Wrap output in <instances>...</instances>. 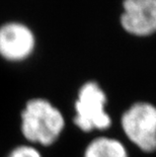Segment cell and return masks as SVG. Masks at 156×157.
<instances>
[{"instance_id":"cell-3","label":"cell","mask_w":156,"mask_h":157,"mask_svg":"<svg viewBox=\"0 0 156 157\" xmlns=\"http://www.w3.org/2000/svg\"><path fill=\"white\" fill-rule=\"evenodd\" d=\"M123 134L145 154L156 152V105L148 101L131 103L120 117Z\"/></svg>"},{"instance_id":"cell-7","label":"cell","mask_w":156,"mask_h":157,"mask_svg":"<svg viewBox=\"0 0 156 157\" xmlns=\"http://www.w3.org/2000/svg\"><path fill=\"white\" fill-rule=\"evenodd\" d=\"M7 157H44L36 146L31 144L19 145L11 150Z\"/></svg>"},{"instance_id":"cell-6","label":"cell","mask_w":156,"mask_h":157,"mask_svg":"<svg viewBox=\"0 0 156 157\" xmlns=\"http://www.w3.org/2000/svg\"><path fill=\"white\" fill-rule=\"evenodd\" d=\"M82 157H130V154L127 146L120 139L99 135L86 144Z\"/></svg>"},{"instance_id":"cell-1","label":"cell","mask_w":156,"mask_h":157,"mask_svg":"<svg viewBox=\"0 0 156 157\" xmlns=\"http://www.w3.org/2000/svg\"><path fill=\"white\" fill-rule=\"evenodd\" d=\"M66 129L64 113L50 99L34 98L26 101L21 113V131L29 144L51 147Z\"/></svg>"},{"instance_id":"cell-4","label":"cell","mask_w":156,"mask_h":157,"mask_svg":"<svg viewBox=\"0 0 156 157\" xmlns=\"http://www.w3.org/2000/svg\"><path fill=\"white\" fill-rule=\"evenodd\" d=\"M119 23L126 34L134 38L156 35V0H123Z\"/></svg>"},{"instance_id":"cell-5","label":"cell","mask_w":156,"mask_h":157,"mask_svg":"<svg viewBox=\"0 0 156 157\" xmlns=\"http://www.w3.org/2000/svg\"><path fill=\"white\" fill-rule=\"evenodd\" d=\"M36 38L25 23L9 21L0 26V56L8 62L19 63L34 55Z\"/></svg>"},{"instance_id":"cell-2","label":"cell","mask_w":156,"mask_h":157,"mask_svg":"<svg viewBox=\"0 0 156 157\" xmlns=\"http://www.w3.org/2000/svg\"><path fill=\"white\" fill-rule=\"evenodd\" d=\"M108 103V94L99 82L96 80L83 82L79 86L73 103V125L85 134L108 131L112 126Z\"/></svg>"}]
</instances>
